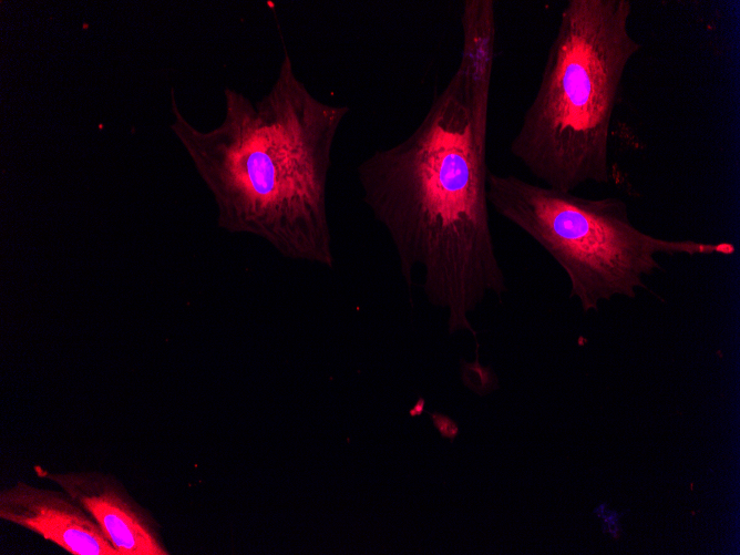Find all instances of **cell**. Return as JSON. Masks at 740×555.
<instances>
[{
  "instance_id": "cell-1",
  "label": "cell",
  "mask_w": 740,
  "mask_h": 555,
  "mask_svg": "<svg viewBox=\"0 0 740 555\" xmlns=\"http://www.w3.org/2000/svg\"><path fill=\"white\" fill-rule=\"evenodd\" d=\"M487 137L479 134L461 66L401 142L357 167L362 201L388 233L409 287L449 311L452 335L507 279L499 260L487 199Z\"/></svg>"
},
{
  "instance_id": "cell-2",
  "label": "cell",
  "mask_w": 740,
  "mask_h": 555,
  "mask_svg": "<svg viewBox=\"0 0 740 555\" xmlns=\"http://www.w3.org/2000/svg\"><path fill=\"white\" fill-rule=\"evenodd\" d=\"M223 121L194 126L171 90L169 129L212 192L218 225L255 235L280 255L332 268L327 184L335 140L350 112L317 99L284 56L269 90H224Z\"/></svg>"
},
{
  "instance_id": "cell-3",
  "label": "cell",
  "mask_w": 740,
  "mask_h": 555,
  "mask_svg": "<svg viewBox=\"0 0 740 555\" xmlns=\"http://www.w3.org/2000/svg\"><path fill=\"white\" fill-rule=\"evenodd\" d=\"M630 0H567L537 90L510 142L542 185L575 192L611 179V123L623 80L643 45Z\"/></svg>"
},
{
  "instance_id": "cell-4",
  "label": "cell",
  "mask_w": 740,
  "mask_h": 555,
  "mask_svg": "<svg viewBox=\"0 0 740 555\" xmlns=\"http://www.w3.org/2000/svg\"><path fill=\"white\" fill-rule=\"evenodd\" d=\"M487 199L502 218L541 246L563 269L569 297L598 310L614 297L636 298L664 270L659 256H731L730 241L658 237L638 228L618 196L584 197L513 174L487 175Z\"/></svg>"
},
{
  "instance_id": "cell-5",
  "label": "cell",
  "mask_w": 740,
  "mask_h": 555,
  "mask_svg": "<svg viewBox=\"0 0 740 555\" xmlns=\"http://www.w3.org/2000/svg\"><path fill=\"white\" fill-rule=\"evenodd\" d=\"M0 517L72 555H120L95 520L65 492L18 482L0 492Z\"/></svg>"
},
{
  "instance_id": "cell-6",
  "label": "cell",
  "mask_w": 740,
  "mask_h": 555,
  "mask_svg": "<svg viewBox=\"0 0 740 555\" xmlns=\"http://www.w3.org/2000/svg\"><path fill=\"white\" fill-rule=\"evenodd\" d=\"M41 475L53 480L95 520L120 555L169 554L156 524L113 477L96 472Z\"/></svg>"
},
{
  "instance_id": "cell-7",
  "label": "cell",
  "mask_w": 740,
  "mask_h": 555,
  "mask_svg": "<svg viewBox=\"0 0 740 555\" xmlns=\"http://www.w3.org/2000/svg\"><path fill=\"white\" fill-rule=\"evenodd\" d=\"M462 52L475 115L489 119L490 91L495 59L496 13L493 0H464L461 11Z\"/></svg>"
},
{
  "instance_id": "cell-8",
  "label": "cell",
  "mask_w": 740,
  "mask_h": 555,
  "mask_svg": "<svg viewBox=\"0 0 740 555\" xmlns=\"http://www.w3.org/2000/svg\"><path fill=\"white\" fill-rule=\"evenodd\" d=\"M479 343H476V359L472 363L461 361L463 383L479 395H485L499 388V380L490 366L484 367L479 361Z\"/></svg>"
},
{
  "instance_id": "cell-9",
  "label": "cell",
  "mask_w": 740,
  "mask_h": 555,
  "mask_svg": "<svg viewBox=\"0 0 740 555\" xmlns=\"http://www.w3.org/2000/svg\"><path fill=\"white\" fill-rule=\"evenodd\" d=\"M425 412H428L434 428L440 433L441 438L449 439L450 442H453L455 438L460 434V428L458 423L449 415L438 411L433 412L425 411Z\"/></svg>"
},
{
  "instance_id": "cell-10",
  "label": "cell",
  "mask_w": 740,
  "mask_h": 555,
  "mask_svg": "<svg viewBox=\"0 0 740 555\" xmlns=\"http://www.w3.org/2000/svg\"><path fill=\"white\" fill-rule=\"evenodd\" d=\"M629 511L618 512V511L608 508V503L607 502L600 503L599 505H597L593 510V513L598 518H600L602 522L609 521V520H615V518H620L623 515H625Z\"/></svg>"
},
{
  "instance_id": "cell-11",
  "label": "cell",
  "mask_w": 740,
  "mask_h": 555,
  "mask_svg": "<svg viewBox=\"0 0 740 555\" xmlns=\"http://www.w3.org/2000/svg\"><path fill=\"white\" fill-rule=\"evenodd\" d=\"M602 531L604 534H609L613 539H619L623 533V527L619 518L602 522Z\"/></svg>"
},
{
  "instance_id": "cell-12",
  "label": "cell",
  "mask_w": 740,
  "mask_h": 555,
  "mask_svg": "<svg viewBox=\"0 0 740 555\" xmlns=\"http://www.w3.org/2000/svg\"><path fill=\"white\" fill-rule=\"evenodd\" d=\"M424 405H425V401H424V399H423V398H419L418 401H417V403L414 404V407H412V408L409 410V414H410V417H419V415H421L423 412H425V410H424Z\"/></svg>"
}]
</instances>
